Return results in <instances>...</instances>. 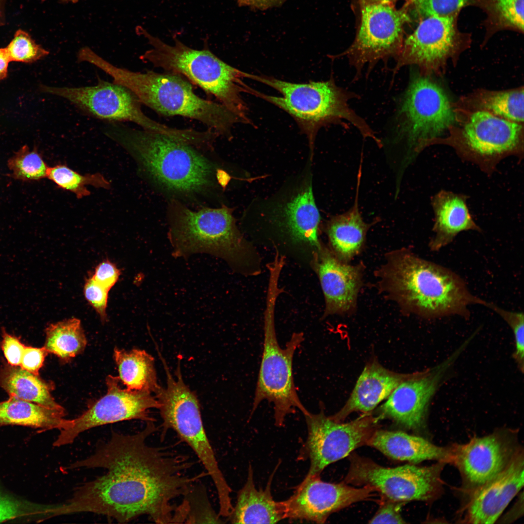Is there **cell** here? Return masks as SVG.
<instances>
[{
    "label": "cell",
    "mask_w": 524,
    "mask_h": 524,
    "mask_svg": "<svg viewBox=\"0 0 524 524\" xmlns=\"http://www.w3.org/2000/svg\"><path fill=\"white\" fill-rule=\"evenodd\" d=\"M156 431L153 422L133 434L113 431L93 454L71 463L69 469L101 468L107 472L56 504L55 516L90 512L125 523L147 515L156 524H175L178 505L174 501L207 474L190 475L194 463L186 456L148 443Z\"/></svg>",
    "instance_id": "1"
},
{
    "label": "cell",
    "mask_w": 524,
    "mask_h": 524,
    "mask_svg": "<svg viewBox=\"0 0 524 524\" xmlns=\"http://www.w3.org/2000/svg\"><path fill=\"white\" fill-rule=\"evenodd\" d=\"M47 177L59 188L73 193L82 198L90 194L87 186L108 189L109 181L101 174H82L65 164H57L48 167Z\"/></svg>",
    "instance_id": "33"
},
{
    "label": "cell",
    "mask_w": 524,
    "mask_h": 524,
    "mask_svg": "<svg viewBox=\"0 0 524 524\" xmlns=\"http://www.w3.org/2000/svg\"><path fill=\"white\" fill-rule=\"evenodd\" d=\"M6 0H0V25L5 23V5Z\"/></svg>",
    "instance_id": "49"
},
{
    "label": "cell",
    "mask_w": 524,
    "mask_h": 524,
    "mask_svg": "<svg viewBox=\"0 0 524 524\" xmlns=\"http://www.w3.org/2000/svg\"><path fill=\"white\" fill-rule=\"evenodd\" d=\"M109 291L95 281L92 277L86 280L84 286L83 293L86 299L99 314L102 321L106 319V311Z\"/></svg>",
    "instance_id": "43"
},
{
    "label": "cell",
    "mask_w": 524,
    "mask_h": 524,
    "mask_svg": "<svg viewBox=\"0 0 524 524\" xmlns=\"http://www.w3.org/2000/svg\"><path fill=\"white\" fill-rule=\"evenodd\" d=\"M354 205L348 211L330 218L326 231L333 253L348 262L362 249L369 225L361 217L358 206V188Z\"/></svg>",
    "instance_id": "28"
},
{
    "label": "cell",
    "mask_w": 524,
    "mask_h": 524,
    "mask_svg": "<svg viewBox=\"0 0 524 524\" xmlns=\"http://www.w3.org/2000/svg\"><path fill=\"white\" fill-rule=\"evenodd\" d=\"M246 77L266 84L279 92L281 96L268 95L249 86L247 93L260 97L289 114L307 135L313 155L316 134L322 126L345 119L356 127L364 136L379 140L360 117L349 108L350 96L332 80L293 83L265 75L246 73Z\"/></svg>",
    "instance_id": "6"
},
{
    "label": "cell",
    "mask_w": 524,
    "mask_h": 524,
    "mask_svg": "<svg viewBox=\"0 0 524 524\" xmlns=\"http://www.w3.org/2000/svg\"><path fill=\"white\" fill-rule=\"evenodd\" d=\"M275 210V220L293 241L306 243L315 250L322 246L318 235L321 216L310 179H305Z\"/></svg>",
    "instance_id": "23"
},
{
    "label": "cell",
    "mask_w": 524,
    "mask_h": 524,
    "mask_svg": "<svg viewBox=\"0 0 524 524\" xmlns=\"http://www.w3.org/2000/svg\"><path fill=\"white\" fill-rule=\"evenodd\" d=\"M232 213L224 205L193 211L171 199L167 207L168 236L175 256L206 253L229 263L239 262L246 246Z\"/></svg>",
    "instance_id": "7"
},
{
    "label": "cell",
    "mask_w": 524,
    "mask_h": 524,
    "mask_svg": "<svg viewBox=\"0 0 524 524\" xmlns=\"http://www.w3.org/2000/svg\"><path fill=\"white\" fill-rule=\"evenodd\" d=\"M49 505L39 504L21 499L0 488V523L27 519H49Z\"/></svg>",
    "instance_id": "36"
},
{
    "label": "cell",
    "mask_w": 524,
    "mask_h": 524,
    "mask_svg": "<svg viewBox=\"0 0 524 524\" xmlns=\"http://www.w3.org/2000/svg\"><path fill=\"white\" fill-rule=\"evenodd\" d=\"M285 0H236L240 6L264 10L282 4Z\"/></svg>",
    "instance_id": "47"
},
{
    "label": "cell",
    "mask_w": 524,
    "mask_h": 524,
    "mask_svg": "<svg viewBox=\"0 0 524 524\" xmlns=\"http://www.w3.org/2000/svg\"><path fill=\"white\" fill-rule=\"evenodd\" d=\"M274 474L265 489H257L249 464L246 482L239 491L236 502L227 517L233 524H275L286 519L284 501H276L271 491Z\"/></svg>",
    "instance_id": "27"
},
{
    "label": "cell",
    "mask_w": 524,
    "mask_h": 524,
    "mask_svg": "<svg viewBox=\"0 0 524 524\" xmlns=\"http://www.w3.org/2000/svg\"><path fill=\"white\" fill-rule=\"evenodd\" d=\"M87 61L113 79V82L131 90L141 103L167 116L179 115L198 120L218 135H229L239 117L220 103L203 99L193 91L181 76L148 70L134 72L118 67L90 53Z\"/></svg>",
    "instance_id": "4"
},
{
    "label": "cell",
    "mask_w": 524,
    "mask_h": 524,
    "mask_svg": "<svg viewBox=\"0 0 524 524\" xmlns=\"http://www.w3.org/2000/svg\"><path fill=\"white\" fill-rule=\"evenodd\" d=\"M119 381L118 377L107 376L106 393L81 415L68 420L67 426L60 431L53 446L71 444L81 433L104 425L133 419L154 421L149 411L160 407L156 397L148 392L122 389Z\"/></svg>",
    "instance_id": "15"
},
{
    "label": "cell",
    "mask_w": 524,
    "mask_h": 524,
    "mask_svg": "<svg viewBox=\"0 0 524 524\" xmlns=\"http://www.w3.org/2000/svg\"><path fill=\"white\" fill-rule=\"evenodd\" d=\"M40 90L69 101L83 112L111 122L130 121L144 130L161 134L180 142H187L190 131L187 129L172 128L147 116L141 102L127 87L98 79L93 86L79 87L41 85Z\"/></svg>",
    "instance_id": "12"
},
{
    "label": "cell",
    "mask_w": 524,
    "mask_h": 524,
    "mask_svg": "<svg viewBox=\"0 0 524 524\" xmlns=\"http://www.w3.org/2000/svg\"><path fill=\"white\" fill-rule=\"evenodd\" d=\"M520 450L512 431L499 430L454 447L453 462L475 489L502 472Z\"/></svg>",
    "instance_id": "19"
},
{
    "label": "cell",
    "mask_w": 524,
    "mask_h": 524,
    "mask_svg": "<svg viewBox=\"0 0 524 524\" xmlns=\"http://www.w3.org/2000/svg\"><path fill=\"white\" fill-rule=\"evenodd\" d=\"M466 346L463 343L448 358L433 367L410 374L381 405L378 420L388 418L415 433L425 429L431 401Z\"/></svg>",
    "instance_id": "16"
},
{
    "label": "cell",
    "mask_w": 524,
    "mask_h": 524,
    "mask_svg": "<svg viewBox=\"0 0 524 524\" xmlns=\"http://www.w3.org/2000/svg\"><path fill=\"white\" fill-rule=\"evenodd\" d=\"M12 177L23 181L36 180L47 177L48 166L36 148L30 150L25 145L8 161Z\"/></svg>",
    "instance_id": "37"
},
{
    "label": "cell",
    "mask_w": 524,
    "mask_h": 524,
    "mask_svg": "<svg viewBox=\"0 0 524 524\" xmlns=\"http://www.w3.org/2000/svg\"><path fill=\"white\" fill-rule=\"evenodd\" d=\"M44 347L67 362L83 352L87 340L79 319L72 318L50 324L46 329Z\"/></svg>",
    "instance_id": "32"
},
{
    "label": "cell",
    "mask_w": 524,
    "mask_h": 524,
    "mask_svg": "<svg viewBox=\"0 0 524 524\" xmlns=\"http://www.w3.org/2000/svg\"><path fill=\"white\" fill-rule=\"evenodd\" d=\"M114 359L120 381L131 390L155 393L160 387L153 357L144 350L129 351L115 348Z\"/></svg>",
    "instance_id": "31"
},
{
    "label": "cell",
    "mask_w": 524,
    "mask_h": 524,
    "mask_svg": "<svg viewBox=\"0 0 524 524\" xmlns=\"http://www.w3.org/2000/svg\"><path fill=\"white\" fill-rule=\"evenodd\" d=\"M65 416V409L50 408L13 396L0 402V426L18 425L43 431H60L67 425Z\"/></svg>",
    "instance_id": "29"
},
{
    "label": "cell",
    "mask_w": 524,
    "mask_h": 524,
    "mask_svg": "<svg viewBox=\"0 0 524 524\" xmlns=\"http://www.w3.org/2000/svg\"><path fill=\"white\" fill-rule=\"evenodd\" d=\"M406 503L381 497L378 509L368 521L369 524H405L401 512Z\"/></svg>",
    "instance_id": "42"
},
{
    "label": "cell",
    "mask_w": 524,
    "mask_h": 524,
    "mask_svg": "<svg viewBox=\"0 0 524 524\" xmlns=\"http://www.w3.org/2000/svg\"><path fill=\"white\" fill-rule=\"evenodd\" d=\"M413 2L417 5L422 0H411Z\"/></svg>",
    "instance_id": "52"
},
{
    "label": "cell",
    "mask_w": 524,
    "mask_h": 524,
    "mask_svg": "<svg viewBox=\"0 0 524 524\" xmlns=\"http://www.w3.org/2000/svg\"><path fill=\"white\" fill-rule=\"evenodd\" d=\"M138 35L143 36L151 46L140 56L168 73L186 77L214 97L241 120L248 123L247 108L242 94L246 84L243 81L246 72L225 63L207 48L194 49L185 45L174 33V43L169 45L139 26Z\"/></svg>",
    "instance_id": "5"
},
{
    "label": "cell",
    "mask_w": 524,
    "mask_h": 524,
    "mask_svg": "<svg viewBox=\"0 0 524 524\" xmlns=\"http://www.w3.org/2000/svg\"><path fill=\"white\" fill-rule=\"evenodd\" d=\"M120 275V270L114 263L105 261L96 267L92 278L98 283L110 290L118 280Z\"/></svg>",
    "instance_id": "46"
},
{
    "label": "cell",
    "mask_w": 524,
    "mask_h": 524,
    "mask_svg": "<svg viewBox=\"0 0 524 524\" xmlns=\"http://www.w3.org/2000/svg\"><path fill=\"white\" fill-rule=\"evenodd\" d=\"M410 374L392 372L376 361L370 362L365 366L344 405L331 417L342 422L353 412L369 413Z\"/></svg>",
    "instance_id": "24"
},
{
    "label": "cell",
    "mask_w": 524,
    "mask_h": 524,
    "mask_svg": "<svg viewBox=\"0 0 524 524\" xmlns=\"http://www.w3.org/2000/svg\"><path fill=\"white\" fill-rule=\"evenodd\" d=\"M79 0H60L61 2H62L63 3H69V2L75 3H77V2H78Z\"/></svg>",
    "instance_id": "51"
},
{
    "label": "cell",
    "mask_w": 524,
    "mask_h": 524,
    "mask_svg": "<svg viewBox=\"0 0 524 524\" xmlns=\"http://www.w3.org/2000/svg\"><path fill=\"white\" fill-rule=\"evenodd\" d=\"M105 134L123 147L151 180L164 190L183 196L225 188L229 174L217 168L193 146L165 135L109 122Z\"/></svg>",
    "instance_id": "3"
},
{
    "label": "cell",
    "mask_w": 524,
    "mask_h": 524,
    "mask_svg": "<svg viewBox=\"0 0 524 524\" xmlns=\"http://www.w3.org/2000/svg\"><path fill=\"white\" fill-rule=\"evenodd\" d=\"M485 111L507 120L524 121L523 88L486 94L481 99Z\"/></svg>",
    "instance_id": "35"
},
{
    "label": "cell",
    "mask_w": 524,
    "mask_h": 524,
    "mask_svg": "<svg viewBox=\"0 0 524 524\" xmlns=\"http://www.w3.org/2000/svg\"><path fill=\"white\" fill-rule=\"evenodd\" d=\"M367 445L391 459L416 464L426 460L453 462L454 447L436 445L425 438L397 430L377 428Z\"/></svg>",
    "instance_id": "26"
},
{
    "label": "cell",
    "mask_w": 524,
    "mask_h": 524,
    "mask_svg": "<svg viewBox=\"0 0 524 524\" xmlns=\"http://www.w3.org/2000/svg\"><path fill=\"white\" fill-rule=\"evenodd\" d=\"M280 290L278 284H268L264 315L263 350L253 402L252 413L263 400L273 404L275 425L282 426L286 416L299 409L309 411L300 401L294 383L293 362L295 352L304 340V334H292L284 348L279 344L275 326L274 311Z\"/></svg>",
    "instance_id": "8"
},
{
    "label": "cell",
    "mask_w": 524,
    "mask_h": 524,
    "mask_svg": "<svg viewBox=\"0 0 524 524\" xmlns=\"http://www.w3.org/2000/svg\"><path fill=\"white\" fill-rule=\"evenodd\" d=\"M487 308L493 311L503 319L511 329L515 340V350L512 357L518 369L523 373L524 368V318L522 312L506 310L495 304L488 302Z\"/></svg>",
    "instance_id": "39"
},
{
    "label": "cell",
    "mask_w": 524,
    "mask_h": 524,
    "mask_svg": "<svg viewBox=\"0 0 524 524\" xmlns=\"http://www.w3.org/2000/svg\"><path fill=\"white\" fill-rule=\"evenodd\" d=\"M405 13L388 3L365 5L356 41L349 50L351 63L358 70L366 64L394 54L400 43Z\"/></svg>",
    "instance_id": "18"
},
{
    "label": "cell",
    "mask_w": 524,
    "mask_h": 524,
    "mask_svg": "<svg viewBox=\"0 0 524 524\" xmlns=\"http://www.w3.org/2000/svg\"><path fill=\"white\" fill-rule=\"evenodd\" d=\"M398 137L406 144L405 168L454 123L455 112L443 89L429 78H413L398 112Z\"/></svg>",
    "instance_id": "10"
},
{
    "label": "cell",
    "mask_w": 524,
    "mask_h": 524,
    "mask_svg": "<svg viewBox=\"0 0 524 524\" xmlns=\"http://www.w3.org/2000/svg\"><path fill=\"white\" fill-rule=\"evenodd\" d=\"M375 2L383 3H389L395 0H374Z\"/></svg>",
    "instance_id": "50"
},
{
    "label": "cell",
    "mask_w": 524,
    "mask_h": 524,
    "mask_svg": "<svg viewBox=\"0 0 524 524\" xmlns=\"http://www.w3.org/2000/svg\"><path fill=\"white\" fill-rule=\"evenodd\" d=\"M49 353L44 347L41 348L25 346L20 367L36 375L43 366Z\"/></svg>",
    "instance_id": "45"
},
{
    "label": "cell",
    "mask_w": 524,
    "mask_h": 524,
    "mask_svg": "<svg viewBox=\"0 0 524 524\" xmlns=\"http://www.w3.org/2000/svg\"><path fill=\"white\" fill-rule=\"evenodd\" d=\"M523 126L485 111L473 113L459 136L449 143L458 156L492 174L503 159L523 157Z\"/></svg>",
    "instance_id": "14"
},
{
    "label": "cell",
    "mask_w": 524,
    "mask_h": 524,
    "mask_svg": "<svg viewBox=\"0 0 524 524\" xmlns=\"http://www.w3.org/2000/svg\"><path fill=\"white\" fill-rule=\"evenodd\" d=\"M344 482L355 486L372 487L381 497L406 503L430 501L442 489L441 472L444 462L429 466L408 464L396 467L382 466L352 452Z\"/></svg>",
    "instance_id": "11"
},
{
    "label": "cell",
    "mask_w": 524,
    "mask_h": 524,
    "mask_svg": "<svg viewBox=\"0 0 524 524\" xmlns=\"http://www.w3.org/2000/svg\"><path fill=\"white\" fill-rule=\"evenodd\" d=\"M0 346L8 363L19 366L25 346L19 339L9 334L3 329Z\"/></svg>",
    "instance_id": "44"
},
{
    "label": "cell",
    "mask_w": 524,
    "mask_h": 524,
    "mask_svg": "<svg viewBox=\"0 0 524 524\" xmlns=\"http://www.w3.org/2000/svg\"><path fill=\"white\" fill-rule=\"evenodd\" d=\"M196 483L178 505L177 524L222 523L221 517L213 510L205 489Z\"/></svg>",
    "instance_id": "34"
},
{
    "label": "cell",
    "mask_w": 524,
    "mask_h": 524,
    "mask_svg": "<svg viewBox=\"0 0 524 524\" xmlns=\"http://www.w3.org/2000/svg\"><path fill=\"white\" fill-rule=\"evenodd\" d=\"M501 18L507 24L524 30V0H495Z\"/></svg>",
    "instance_id": "41"
},
{
    "label": "cell",
    "mask_w": 524,
    "mask_h": 524,
    "mask_svg": "<svg viewBox=\"0 0 524 524\" xmlns=\"http://www.w3.org/2000/svg\"><path fill=\"white\" fill-rule=\"evenodd\" d=\"M0 386L10 395L46 407L64 409L52 397L54 385L19 366L4 365L0 369Z\"/></svg>",
    "instance_id": "30"
},
{
    "label": "cell",
    "mask_w": 524,
    "mask_h": 524,
    "mask_svg": "<svg viewBox=\"0 0 524 524\" xmlns=\"http://www.w3.org/2000/svg\"><path fill=\"white\" fill-rule=\"evenodd\" d=\"M377 275L380 291L389 299L404 312L426 319L469 318L470 306L488 303L474 295L453 271L406 248L388 253Z\"/></svg>",
    "instance_id": "2"
},
{
    "label": "cell",
    "mask_w": 524,
    "mask_h": 524,
    "mask_svg": "<svg viewBox=\"0 0 524 524\" xmlns=\"http://www.w3.org/2000/svg\"><path fill=\"white\" fill-rule=\"evenodd\" d=\"M11 61L30 63L45 57L49 51L37 44L26 32L19 29L6 48Z\"/></svg>",
    "instance_id": "38"
},
{
    "label": "cell",
    "mask_w": 524,
    "mask_h": 524,
    "mask_svg": "<svg viewBox=\"0 0 524 524\" xmlns=\"http://www.w3.org/2000/svg\"><path fill=\"white\" fill-rule=\"evenodd\" d=\"M467 0H422L417 6L425 17L430 16L454 17Z\"/></svg>",
    "instance_id": "40"
},
{
    "label": "cell",
    "mask_w": 524,
    "mask_h": 524,
    "mask_svg": "<svg viewBox=\"0 0 524 524\" xmlns=\"http://www.w3.org/2000/svg\"><path fill=\"white\" fill-rule=\"evenodd\" d=\"M465 195L441 190L431 198L434 212V235L429 243L432 251H438L450 244L460 232L481 229L472 217Z\"/></svg>",
    "instance_id": "25"
},
{
    "label": "cell",
    "mask_w": 524,
    "mask_h": 524,
    "mask_svg": "<svg viewBox=\"0 0 524 524\" xmlns=\"http://www.w3.org/2000/svg\"><path fill=\"white\" fill-rule=\"evenodd\" d=\"M307 437L300 450V458L309 459L306 476L320 475L329 464L339 460L356 449L367 445L377 426L378 419L364 414L347 423L326 416L323 410L304 414Z\"/></svg>",
    "instance_id": "13"
},
{
    "label": "cell",
    "mask_w": 524,
    "mask_h": 524,
    "mask_svg": "<svg viewBox=\"0 0 524 524\" xmlns=\"http://www.w3.org/2000/svg\"><path fill=\"white\" fill-rule=\"evenodd\" d=\"M315 250L314 265L325 297L324 315L353 312L362 284L361 265L343 262L323 246Z\"/></svg>",
    "instance_id": "20"
},
{
    "label": "cell",
    "mask_w": 524,
    "mask_h": 524,
    "mask_svg": "<svg viewBox=\"0 0 524 524\" xmlns=\"http://www.w3.org/2000/svg\"><path fill=\"white\" fill-rule=\"evenodd\" d=\"M455 36L454 17H425L405 40L396 70L413 64L428 69L439 66L450 54Z\"/></svg>",
    "instance_id": "21"
},
{
    "label": "cell",
    "mask_w": 524,
    "mask_h": 524,
    "mask_svg": "<svg viewBox=\"0 0 524 524\" xmlns=\"http://www.w3.org/2000/svg\"><path fill=\"white\" fill-rule=\"evenodd\" d=\"M524 461L520 450L494 478L475 489L466 520L472 524H493L524 486Z\"/></svg>",
    "instance_id": "22"
},
{
    "label": "cell",
    "mask_w": 524,
    "mask_h": 524,
    "mask_svg": "<svg viewBox=\"0 0 524 524\" xmlns=\"http://www.w3.org/2000/svg\"><path fill=\"white\" fill-rule=\"evenodd\" d=\"M369 486L356 488L344 482H325L320 475L306 476L293 494L284 501L286 519L326 522L332 513L375 495Z\"/></svg>",
    "instance_id": "17"
},
{
    "label": "cell",
    "mask_w": 524,
    "mask_h": 524,
    "mask_svg": "<svg viewBox=\"0 0 524 524\" xmlns=\"http://www.w3.org/2000/svg\"><path fill=\"white\" fill-rule=\"evenodd\" d=\"M166 378L165 387L155 393L162 419L161 437L163 440L169 429L175 431L182 441L195 452L211 478L217 498L228 499L231 489L218 463L214 451L205 430L198 399L183 381L180 360L174 377L160 354Z\"/></svg>",
    "instance_id": "9"
},
{
    "label": "cell",
    "mask_w": 524,
    "mask_h": 524,
    "mask_svg": "<svg viewBox=\"0 0 524 524\" xmlns=\"http://www.w3.org/2000/svg\"><path fill=\"white\" fill-rule=\"evenodd\" d=\"M10 62L11 60L6 48H0V81L7 77Z\"/></svg>",
    "instance_id": "48"
}]
</instances>
